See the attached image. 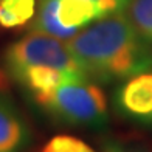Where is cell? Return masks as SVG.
Here are the masks:
<instances>
[{"label": "cell", "instance_id": "4", "mask_svg": "<svg viewBox=\"0 0 152 152\" xmlns=\"http://www.w3.org/2000/svg\"><path fill=\"white\" fill-rule=\"evenodd\" d=\"M115 109L124 118L146 124L152 116V72L126 79L115 93Z\"/></svg>", "mask_w": 152, "mask_h": 152}, {"label": "cell", "instance_id": "6", "mask_svg": "<svg viewBox=\"0 0 152 152\" xmlns=\"http://www.w3.org/2000/svg\"><path fill=\"white\" fill-rule=\"evenodd\" d=\"M30 127L17 106L0 93V152H22L30 143Z\"/></svg>", "mask_w": 152, "mask_h": 152}, {"label": "cell", "instance_id": "2", "mask_svg": "<svg viewBox=\"0 0 152 152\" xmlns=\"http://www.w3.org/2000/svg\"><path fill=\"white\" fill-rule=\"evenodd\" d=\"M36 104L53 118L70 126L98 129L109 121L106 95L87 78L65 82Z\"/></svg>", "mask_w": 152, "mask_h": 152}, {"label": "cell", "instance_id": "1", "mask_svg": "<svg viewBox=\"0 0 152 152\" xmlns=\"http://www.w3.org/2000/svg\"><path fill=\"white\" fill-rule=\"evenodd\" d=\"M67 44L90 81H126L152 68V44L134 26L126 11L87 25Z\"/></svg>", "mask_w": 152, "mask_h": 152}, {"label": "cell", "instance_id": "7", "mask_svg": "<svg viewBox=\"0 0 152 152\" xmlns=\"http://www.w3.org/2000/svg\"><path fill=\"white\" fill-rule=\"evenodd\" d=\"M58 5L59 0H39L37 11L33 17L31 31L48 34L61 40H70L79 33V30L67 28L59 22L58 17Z\"/></svg>", "mask_w": 152, "mask_h": 152}, {"label": "cell", "instance_id": "11", "mask_svg": "<svg viewBox=\"0 0 152 152\" xmlns=\"http://www.w3.org/2000/svg\"><path fill=\"white\" fill-rule=\"evenodd\" d=\"M104 151L106 152H141V151H137V149L126 148V146H123V144L116 143V141H107L104 144Z\"/></svg>", "mask_w": 152, "mask_h": 152}, {"label": "cell", "instance_id": "12", "mask_svg": "<svg viewBox=\"0 0 152 152\" xmlns=\"http://www.w3.org/2000/svg\"><path fill=\"white\" fill-rule=\"evenodd\" d=\"M144 126H148V127H152V116H151V118L148 120V123L144 124Z\"/></svg>", "mask_w": 152, "mask_h": 152}, {"label": "cell", "instance_id": "5", "mask_svg": "<svg viewBox=\"0 0 152 152\" xmlns=\"http://www.w3.org/2000/svg\"><path fill=\"white\" fill-rule=\"evenodd\" d=\"M129 0H59L58 17L67 28L82 30L92 22L127 10Z\"/></svg>", "mask_w": 152, "mask_h": 152}, {"label": "cell", "instance_id": "8", "mask_svg": "<svg viewBox=\"0 0 152 152\" xmlns=\"http://www.w3.org/2000/svg\"><path fill=\"white\" fill-rule=\"evenodd\" d=\"M36 14V0H0V26L17 28Z\"/></svg>", "mask_w": 152, "mask_h": 152}, {"label": "cell", "instance_id": "9", "mask_svg": "<svg viewBox=\"0 0 152 152\" xmlns=\"http://www.w3.org/2000/svg\"><path fill=\"white\" fill-rule=\"evenodd\" d=\"M126 14L141 36L152 44V0H129Z\"/></svg>", "mask_w": 152, "mask_h": 152}, {"label": "cell", "instance_id": "3", "mask_svg": "<svg viewBox=\"0 0 152 152\" xmlns=\"http://www.w3.org/2000/svg\"><path fill=\"white\" fill-rule=\"evenodd\" d=\"M31 67L56 68L73 76L87 78L75 59L68 44L36 31H31L11 44L5 53V68L10 76Z\"/></svg>", "mask_w": 152, "mask_h": 152}, {"label": "cell", "instance_id": "10", "mask_svg": "<svg viewBox=\"0 0 152 152\" xmlns=\"http://www.w3.org/2000/svg\"><path fill=\"white\" fill-rule=\"evenodd\" d=\"M42 152H95L87 143L76 137L58 135L47 143Z\"/></svg>", "mask_w": 152, "mask_h": 152}]
</instances>
